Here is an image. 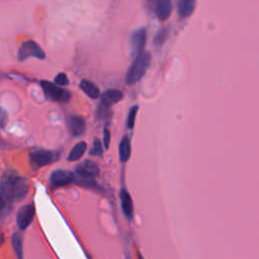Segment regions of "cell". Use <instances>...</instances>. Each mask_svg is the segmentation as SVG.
I'll use <instances>...</instances> for the list:
<instances>
[{
  "mask_svg": "<svg viewBox=\"0 0 259 259\" xmlns=\"http://www.w3.org/2000/svg\"><path fill=\"white\" fill-rule=\"evenodd\" d=\"M29 189L28 180L15 170H6L1 178L0 190L5 199L10 202L19 201L25 197Z\"/></svg>",
  "mask_w": 259,
  "mask_h": 259,
  "instance_id": "6da1fadb",
  "label": "cell"
},
{
  "mask_svg": "<svg viewBox=\"0 0 259 259\" xmlns=\"http://www.w3.org/2000/svg\"><path fill=\"white\" fill-rule=\"evenodd\" d=\"M35 214V208L33 204H25L21 206L17 212L16 222L19 229H26L33 221Z\"/></svg>",
  "mask_w": 259,
  "mask_h": 259,
  "instance_id": "ba28073f",
  "label": "cell"
},
{
  "mask_svg": "<svg viewBox=\"0 0 259 259\" xmlns=\"http://www.w3.org/2000/svg\"><path fill=\"white\" fill-rule=\"evenodd\" d=\"M75 180V174L69 170H56L51 174L50 182L53 187H61L71 184Z\"/></svg>",
  "mask_w": 259,
  "mask_h": 259,
  "instance_id": "52a82bcc",
  "label": "cell"
},
{
  "mask_svg": "<svg viewBox=\"0 0 259 259\" xmlns=\"http://www.w3.org/2000/svg\"><path fill=\"white\" fill-rule=\"evenodd\" d=\"M55 83L57 85H60V86H65V85H68L69 83V80H68V77L65 73H60L58 74L56 77H55Z\"/></svg>",
  "mask_w": 259,
  "mask_h": 259,
  "instance_id": "7402d4cb",
  "label": "cell"
},
{
  "mask_svg": "<svg viewBox=\"0 0 259 259\" xmlns=\"http://www.w3.org/2000/svg\"><path fill=\"white\" fill-rule=\"evenodd\" d=\"M196 6V0H178L177 12L181 18L189 17Z\"/></svg>",
  "mask_w": 259,
  "mask_h": 259,
  "instance_id": "4fadbf2b",
  "label": "cell"
},
{
  "mask_svg": "<svg viewBox=\"0 0 259 259\" xmlns=\"http://www.w3.org/2000/svg\"><path fill=\"white\" fill-rule=\"evenodd\" d=\"M68 127L71 135L79 137L85 133L86 122L85 119L80 115H71L68 119Z\"/></svg>",
  "mask_w": 259,
  "mask_h": 259,
  "instance_id": "7c38bea8",
  "label": "cell"
},
{
  "mask_svg": "<svg viewBox=\"0 0 259 259\" xmlns=\"http://www.w3.org/2000/svg\"><path fill=\"white\" fill-rule=\"evenodd\" d=\"M131 153H132L131 141L126 136H124L121 139V141L119 143V147H118V154H119L120 161L126 162L131 157Z\"/></svg>",
  "mask_w": 259,
  "mask_h": 259,
  "instance_id": "2e32d148",
  "label": "cell"
},
{
  "mask_svg": "<svg viewBox=\"0 0 259 259\" xmlns=\"http://www.w3.org/2000/svg\"><path fill=\"white\" fill-rule=\"evenodd\" d=\"M40 86L42 87L46 96L51 100L59 102H68L71 99L70 91L61 88L56 83H52L47 80H41Z\"/></svg>",
  "mask_w": 259,
  "mask_h": 259,
  "instance_id": "277c9868",
  "label": "cell"
},
{
  "mask_svg": "<svg viewBox=\"0 0 259 259\" xmlns=\"http://www.w3.org/2000/svg\"><path fill=\"white\" fill-rule=\"evenodd\" d=\"M103 153V149H102V145L101 142L98 139H95L93 142V146L91 148V150L89 151V154L92 156H102Z\"/></svg>",
  "mask_w": 259,
  "mask_h": 259,
  "instance_id": "44dd1931",
  "label": "cell"
},
{
  "mask_svg": "<svg viewBox=\"0 0 259 259\" xmlns=\"http://www.w3.org/2000/svg\"><path fill=\"white\" fill-rule=\"evenodd\" d=\"M147 39V30L144 27H141L135 30L130 37V51L132 56L136 57L142 51H144V47Z\"/></svg>",
  "mask_w": 259,
  "mask_h": 259,
  "instance_id": "8992f818",
  "label": "cell"
},
{
  "mask_svg": "<svg viewBox=\"0 0 259 259\" xmlns=\"http://www.w3.org/2000/svg\"><path fill=\"white\" fill-rule=\"evenodd\" d=\"M4 196H3V194H2V192H1V190H0V210L4 207V205H5V201H4Z\"/></svg>",
  "mask_w": 259,
  "mask_h": 259,
  "instance_id": "cb8c5ba5",
  "label": "cell"
},
{
  "mask_svg": "<svg viewBox=\"0 0 259 259\" xmlns=\"http://www.w3.org/2000/svg\"><path fill=\"white\" fill-rule=\"evenodd\" d=\"M109 142H110V132L108 128L105 127L103 131V145H104L105 149L108 148Z\"/></svg>",
  "mask_w": 259,
  "mask_h": 259,
  "instance_id": "603a6c76",
  "label": "cell"
},
{
  "mask_svg": "<svg viewBox=\"0 0 259 259\" xmlns=\"http://www.w3.org/2000/svg\"><path fill=\"white\" fill-rule=\"evenodd\" d=\"M138 109H139L138 105H135L131 108V110L128 112L127 119H126V125L128 128H133L135 125V120H136V116L138 113Z\"/></svg>",
  "mask_w": 259,
  "mask_h": 259,
  "instance_id": "ffe728a7",
  "label": "cell"
},
{
  "mask_svg": "<svg viewBox=\"0 0 259 259\" xmlns=\"http://www.w3.org/2000/svg\"><path fill=\"white\" fill-rule=\"evenodd\" d=\"M152 8L156 16L161 21H165L172 13V2L171 0H154Z\"/></svg>",
  "mask_w": 259,
  "mask_h": 259,
  "instance_id": "30bf717a",
  "label": "cell"
},
{
  "mask_svg": "<svg viewBox=\"0 0 259 259\" xmlns=\"http://www.w3.org/2000/svg\"><path fill=\"white\" fill-rule=\"evenodd\" d=\"M86 149H87V144L85 142L77 143L73 147V149L70 151V153L68 155V160L73 162V161H77V160L81 159V157L86 152Z\"/></svg>",
  "mask_w": 259,
  "mask_h": 259,
  "instance_id": "ac0fdd59",
  "label": "cell"
},
{
  "mask_svg": "<svg viewBox=\"0 0 259 259\" xmlns=\"http://www.w3.org/2000/svg\"><path fill=\"white\" fill-rule=\"evenodd\" d=\"M4 240H5V239H4V234H3L2 231L0 230V246L4 243Z\"/></svg>",
  "mask_w": 259,
  "mask_h": 259,
  "instance_id": "d4e9b609",
  "label": "cell"
},
{
  "mask_svg": "<svg viewBox=\"0 0 259 259\" xmlns=\"http://www.w3.org/2000/svg\"><path fill=\"white\" fill-rule=\"evenodd\" d=\"M123 97V93L118 89H109L101 94L100 106L109 108L112 104L117 103Z\"/></svg>",
  "mask_w": 259,
  "mask_h": 259,
  "instance_id": "8fae6325",
  "label": "cell"
},
{
  "mask_svg": "<svg viewBox=\"0 0 259 259\" xmlns=\"http://www.w3.org/2000/svg\"><path fill=\"white\" fill-rule=\"evenodd\" d=\"M80 88L83 90V92L88 95L92 99H97L100 96L99 88L91 81L83 79L80 82Z\"/></svg>",
  "mask_w": 259,
  "mask_h": 259,
  "instance_id": "9a60e30c",
  "label": "cell"
},
{
  "mask_svg": "<svg viewBox=\"0 0 259 259\" xmlns=\"http://www.w3.org/2000/svg\"><path fill=\"white\" fill-rule=\"evenodd\" d=\"M11 243L16 256L21 259L23 257V236L20 232H15L12 235Z\"/></svg>",
  "mask_w": 259,
  "mask_h": 259,
  "instance_id": "e0dca14e",
  "label": "cell"
},
{
  "mask_svg": "<svg viewBox=\"0 0 259 259\" xmlns=\"http://www.w3.org/2000/svg\"><path fill=\"white\" fill-rule=\"evenodd\" d=\"M60 155L61 154L58 151L35 149L30 151L29 153V162L31 167L36 170L46 165L56 162L60 158Z\"/></svg>",
  "mask_w": 259,
  "mask_h": 259,
  "instance_id": "3957f363",
  "label": "cell"
},
{
  "mask_svg": "<svg viewBox=\"0 0 259 259\" xmlns=\"http://www.w3.org/2000/svg\"><path fill=\"white\" fill-rule=\"evenodd\" d=\"M151 63V55L147 51H142L139 55L135 57L132 66L128 68L125 83L128 85L137 83L147 72Z\"/></svg>",
  "mask_w": 259,
  "mask_h": 259,
  "instance_id": "7a4b0ae2",
  "label": "cell"
},
{
  "mask_svg": "<svg viewBox=\"0 0 259 259\" xmlns=\"http://www.w3.org/2000/svg\"><path fill=\"white\" fill-rule=\"evenodd\" d=\"M76 175L95 179L99 175V167L93 161L85 160L76 166Z\"/></svg>",
  "mask_w": 259,
  "mask_h": 259,
  "instance_id": "9c48e42d",
  "label": "cell"
},
{
  "mask_svg": "<svg viewBox=\"0 0 259 259\" xmlns=\"http://www.w3.org/2000/svg\"><path fill=\"white\" fill-rule=\"evenodd\" d=\"M120 202H121V208L123 210V213L127 217V219H132L134 214V205L132 197L127 190L122 189L120 191Z\"/></svg>",
  "mask_w": 259,
  "mask_h": 259,
  "instance_id": "5bb4252c",
  "label": "cell"
},
{
  "mask_svg": "<svg viewBox=\"0 0 259 259\" xmlns=\"http://www.w3.org/2000/svg\"><path fill=\"white\" fill-rule=\"evenodd\" d=\"M17 57L19 61H24L28 58H36L42 60L46 58V54L37 42L34 40H26L20 46Z\"/></svg>",
  "mask_w": 259,
  "mask_h": 259,
  "instance_id": "5b68a950",
  "label": "cell"
},
{
  "mask_svg": "<svg viewBox=\"0 0 259 259\" xmlns=\"http://www.w3.org/2000/svg\"><path fill=\"white\" fill-rule=\"evenodd\" d=\"M74 182L76 184H78L79 186L87 187V188H92V187H95V185H96L95 180L93 178H86V177H82L79 175H75Z\"/></svg>",
  "mask_w": 259,
  "mask_h": 259,
  "instance_id": "d6986e66",
  "label": "cell"
}]
</instances>
